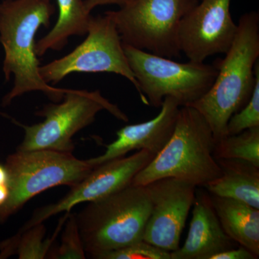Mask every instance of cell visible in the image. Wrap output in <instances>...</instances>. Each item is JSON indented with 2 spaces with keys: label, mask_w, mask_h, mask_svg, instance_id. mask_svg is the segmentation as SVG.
<instances>
[{
  "label": "cell",
  "mask_w": 259,
  "mask_h": 259,
  "mask_svg": "<svg viewBox=\"0 0 259 259\" xmlns=\"http://www.w3.org/2000/svg\"><path fill=\"white\" fill-rule=\"evenodd\" d=\"M213 155L216 159L238 158L259 167V126L218 140Z\"/></svg>",
  "instance_id": "19"
},
{
  "label": "cell",
  "mask_w": 259,
  "mask_h": 259,
  "mask_svg": "<svg viewBox=\"0 0 259 259\" xmlns=\"http://www.w3.org/2000/svg\"><path fill=\"white\" fill-rule=\"evenodd\" d=\"M97 259H171V253L144 240L118 249L105 252Z\"/></svg>",
  "instance_id": "22"
},
{
  "label": "cell",
  "mask_w": 259,
  "mask_h": 259,
  "mask_svg": "<svg viewBox=\"0 0 259 259\" xmlns=\"http://www.w3.org/2000/svg\"><path fill=\"white\" fill-rule=\"evenodd\" d=\"M180 107L175 99L165 97L156 117L146 122L124 126L117 131V139L106 146L103 154L87 162L95 168L110 160L123 157L135 150L146 149L157 154L171 137Z\"/></svg>",
  "instance_id": "13"
},
{
  "label": "cell",
  "mask_w": 259,
  "mask_h": 259,
  "mask_svg": "<svg viewBox=\"0 0 259 259\" xmlns=\"http://www.w3.org/2000/svg\"><path fill=\"white\" fill-rule=\"evenodd\" d=\"M210 196L225 233L258 257L259 209L236 199Z\"/></svg>",
  "instance_id": "16"
},
{
  "label": "cell",
  "mask_w": 259,
  "mask_h": 259,
  "mask_svg": "<svg viewBox=\"0 0 259 259\" xmlns=\"http://www.w3.org/2000/svg\"><path fill=\"white\" fill-rule=\"evenodd\" d=\"M188 236L183 246L171 252V259H211L213 255L238 246L223 231L210 194L196 190Z\"/></svg>",
  "instance_id": "14"
},
{
  "label": "cell",
  "mask_w": 259,
  "mask_h": 259,
  "mask_svg": "<svg viewBox=\"0 0 259 259\" xmlns=\"http://www.w3.org/2000/svg\"><path fill=\"white\" fill-rule=\"evenodd\" d=\"M255 83L250 100L243 108L233 114L227 125L228 136H233L245 130L259 126V64L255 66Z\"/></svg>",
  "instance_id": "21"
},
{
  "label": "cell",
  "mask_w": 259,
  "mask_h": 259,
  "mask_svg": "<svg viewBox=\"0 0 259 259\" xmlns=\"http://www.w3.org/2000/svg\"><path fill=\"white\" fill-rule=\"evenodd\" d=\"M130 67L139 83V96L146 105L160 108L165 97L180 107L190 106L207 93L218 74L216 61L179 63L122 44Z\"/></svg>",
  "instance_id": "5"
},
{
  "label": "cell",
  "mask_w": 259,
  "mask_h": 259,
  "mask_svg": "<svg viewBox=\"0 0 259 259\" xmlns=\"http://www.w3.org/2000/svg\"><path fill=\"white\" fill-rule=\"evenodd\" d=\"M199 0H132L105 14L113 20L122 44L163 57L182 54L179 30Z\"/></svg>",
  "instance_id": "8"
},
{
  "label": "cell",
  "mask_w": 259,
  "mask_h": 259,
  "mask_svg": "<svg viewBox=\"0 0 259 259\" xmlns=\"http://www.w3.org/2000/svg\"><path fill=\"white\" fill-rule=\"evenodd\" d=\"M145 187L151 209L143 240L171 253L180 247L181 236L197 187L175 178L160 179Z\"/></svg>",
  "instance_id": "12"
},
{
  "label": "cell",
  "mask_w": 259,
  "mask_h": 259,
  "mask_svg": "<svg viewBox=\"0 0 259 259\" xmlns=\"http://www.w3.org/2000/svg\"><path fill=\"white\" fill-rule=\"evenodd\" d=\"M258 57L259 15L250 12L240 18L236 37L224 59L216 60L218 71L212 86L190 105L207 121L215 142L228 136V120L250 100Z\"/></svg>",
  "instance_id": "2"
},
{
  "label": "cell",
  "mask_w": 259,
  "mask_h": 259,
  "mask_svg": "<svg viewBox=\"0 0 259 259\" xmlns=\"http://www.w3.org/2000/svg\"><path fill=\"white\" fill-rule=\"evenodd\" d=\"M66 226L61 237L60 246L51 248L47 255L48 258L54 259H84L85 252L76 214L70 212L66 218Z\"/></svg>",
  "instance_id": "20"
},
{
  "label": "cell",
  "mask_w": 259,
  "mask_h": 259,
  "mask_svg": "<svg viewBox=\"0 0 259 259\" xmlns=\"http://www.w3.org/2000/svg\"><path fill=\"white\" fill-rule=\"evenodd\" d=\"M258 258L254 253H252L245 247L239 245L236 248L225 250L221 253L213 255L211 259H256Z\"/></svg>",
  "instance_id": "23"
},
{
  "label": "cell",
  "mask_w": 259,
  "mask_h": 259,
  "mask_svg": "<svg viewBox=\"0 0 259 259\" xmlns=\"http://www.w3.org/2000/svg\"><path fill=\"white\" fill-rule=\"evenodd\" d=\"M0 1H3V0H0Z\"/></svg>",
  "instance_id": "27"
},
{
  "label": "cell",
  "mask_w": 259,
  "mask_h": 259,
  "mask_svg": "<svg viewBox=\"0 0 259 259\" xmlns=\"http://www.w3.org/2000/svg\"><path fill=\"white\" fill-rule=\"evenodd\" d=\"M215 140L203 116L194 107H181L169 141L151 163L135 176L131 185L146 186L175 178L204 187L221 175L214 157Z\"/></svg>",
  "instance_id": "3"
},
{
  "label": "cell",
  "mask_w": 259,
  "mask_h": 259,
  "mask_svg": "<svg viewBox=\"0 0 259 259\" xmlns=\"http://www.w3.org/2000/svg\"><path fill=\"white\" fill-rule=\"evenodd\" d=\"M102 110H107L118 120H129L118 106L102 96L99 90L69 89L59 103L48 104L35 112V115L44 117L42 122L32 125L18 123L25 136L17 151L52 150L72 153L74 135L91 125Z\"/></svg>",
  "instance_id": "6"
},
{
  "label": "cell",
  "mask_w": 259,
  "mask_h": 259,
  "mask_svg": "<svg viewBox=\"0 0 259 259\" xmlns=\"http://www.w3.org/2000/svg\"><path fill=\"white\" fill-rule=\"evenodd\" d=\"M69 212H66L64 218H61L59 226L51 238L44 239L46 228L42 223L35 225L25 231H20L13 238L4 242L1 245V258L8 257L11 254H18L19 258H45L59 234L61 227L66 221Z\"/></svg>",
  "instance_id": "18"
},
{
  "label": "cell",
  "mask_w": 259,
  "mask_h": 259,
  "mask_svg": "<svg viewBox=\"0 0 259 259\" xmlns=\"http://www.w3.org/2000/svg\"><path fill=\"white\" fill-rule=\"evenodd\" d=\"M55 13L52 0L0 1V44L5 52L3 71L5 81L14 76L13 88L3 97V106L32 92H40L51 101L59 102L69 90L54 88L42 80L35 51L37 31L40 27L50 26Z\"/></svg>",
  "instance_id": "1"
},
{
  "label": "cell",
  "mask_w": 259,
  "mask_h": 259,
  "mask_svg": "<svg viewBox=\"0 0 259 259\" xmlns=\"http://www.w3.org/2000/svg\"><path fill=\"white\" fill-rule=\"evenodd\" d=\"M10 194L0 207V223L18 212L30 199L59 186L74 187L94 168L72 153L52 150L20 151L10 155L5 165Z\"/></svg>",
  "instance_id": "7"
},
{
  "label": "cell",
  "mask_w": 259,
  "mask_h": 259,
  "mask_svg": "<svg viewBox=\"0 0 259 259\" xmlns=\"http://www.w3.org/2000/svg\"><path fill=\"white\" fill-rule=\"evenodd\" d=\"M155 156V153L148 150H140L128 157L115 158L95 166L60 200L36 209L20 231L45 222L59 213L71 212L77 204L98 200L125 188Z\"/></svg>",
  "instance_id": "10"
},
{
  "label": "cell",
  "mask_w": 259,
  "mask_h": 259,
  "mask_svg": "<svg viewBox=\"0 0 259 259\" xmlns=\"http://www.w3.org/2000/svg\"><path fill=\"white\" fill-rule=\"evenodd\" d=\"M59 17L54 28L45 36L35 42L37 56L45 55L49 51L62 50L70 37L87 35L91 22V12L84 4V0H56Z\"/></svg>",
  "instance_id": "17"
},
{
  "label": "cell",
  "mask_w": 259,
  "mask_h": 259,
  "mask_svg": "<svg viewBox=\"0 0 259 259\" xmlns=\"http://www.w3.org/2000/svg\"><path fill=\"white\" fill-rule=\"evenodd\" d=\"M39 72L42 80L52 86L73 73H112L129 80L139 93L120 34L113 20L105 13L93 16L86 38L81 44L64 57L40 66Z\"/></svg>",
  "instance_id": "9"
},
{
  "label": "cell",
  "mask_w": 259,
  "mask_h": 259,
  "mask_svg": "<svg viewBox=\"0 0 259 259\" xmlns=\"http://www.w3.org/2000/svg\"><path fill=\"white\" fill-rule=\"evenodd\" d=\"M10 190L8 184L0 185V207L4 205L9 197Z\"/></svg>",
  "instance_id": "25"
},
{
  "label": "cell",
  "mask_w": 259,
  "mask_h": 259,
  "mask_svg": "<svg viewBox=\"0 0 259 259\" xmlns=\"http://www.w3.org/2000/svg\"><path fill=\"white\" fill-rule=\"evenodd\" d=\"M216 160L221 175L203 188L212 195L236 199L259 209V167L238 158Z\"/></svg>",
  "instance_id": "15"
},
{
  "label": "cell",
  "mask_w": 259,
  "mask_h": 259,
  "mask_svg": "<svg viewBox=\"0 0 259 259\" xmlns=\"http://www.w3.org/2000/svg\"><path fill=\"white\" fill-rule=\"evenodd\" d=\"M151 204L145 186L131 185L89 204L76 221L85 252L99 255L143 241Z\"/></svg>",
  "instance_id": "4"
},
{
  "label": "cell",
  "mask_w": 259,
  "mask_h": 259,
  "mask_svg": "<svg viewBox=\"0 0 259 259\" xmlns=\"http://www.w3.org/2000/svg\"><path fill=\"white\" fill-rule=\"evenodd\" d=\"M231 0H202L180 24L179 46L189 60L203 63L209 56L226 54L238 25L231 13Z\"/></svg>",
  "instance_id": "11"
},
{
  "label": "cell",
  "mask_w": 259,
  "mask_h": 259,
  "mask_svg": "<svg viewBox=\"0 0 259 259\" xmlns=\"http://www.w3.org/2000/svg\"><path fill=\"white\" fill-rule=\"evenodd\" d=\"M131 1L132 0H84V4L87 9L92 12L97 7L103 5H116L120 8Z\"/></svg>",
  "instance_id": "24"
},
{
  "label": "cell",
  "mask_w": 259,
  "mask_h": 259,
  "mask_svg": "<svg viewBox=\"0 0 259 259\" xmlns=\"http://www.w3.org/2000/svg\"><path fill=\"white\" fill-rule=\"evenodd\" d=\"M8 173L6 167L0 163V185L8 184Z\"/></svg>",
  "instance_id": "26"
}]
</instances>
